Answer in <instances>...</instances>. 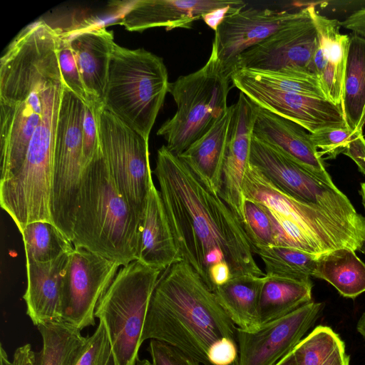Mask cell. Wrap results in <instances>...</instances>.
Instances as JSON below:
<instances>
[{"label": "cell", "instance_id": "obj_1", "mask_svg": "<svg viewBox=\"0 0 365 365\" xmlns=\"http://www.w3.org/2000/svg\"><path fill=\"white\" fill-rule=\"evenodd\" d=\"M153 173L180 256L212 291L210 270L223 262L231 277L265 275L230 207L165 145L158 150Z\"/></svg>", "mask_w": 365, "mask_h": 365}, {"label": "cell", "instance_id": "obj_2", "mask_svg": "<svg viewBox=\"0 0 365 365\" xmlns=\"http://www.w3.org/2000/svg\"><path fill=\"white\" fill-rule=\"evenodd\" d=\"M234 322L215 292L184 260L160 274L151 296L143 331V342L155 339L182 351L203 365L220 340H237Z\"/></svg>", "mask_w": 365, "mask_h": 365}, {"label": "cell", "instance_id": "obj_3", "mask_svg": "<svg viewBox=\"0 0 365 365\" xmlns=\"http://www.w3.org/2000/svg\"><path fill=\"white\" fill-rule=\"evenodd\" d=\"M140 224L120 192L101 148L83 170L71 242L125 266L136 259Z\"/></svg>", "mask_w": 365, "mask_h": 365}, {"label": "cell", "instance_id": "obj_4", "mask_svg": "<svg viewBox=\"0 0 365 365\" xmlns=\"http://www.w3.org/2000/svg\"><path fill=\"white\" fill-rule=\"evenodd\" d=\"M61 71L42 91V114L20 168L0 182V204L19 232L35 221L51 222V195L56 129L63 90Z\"/></svg>", "mask_w": 365, "mask_h": 365}, {"label": "cell", "instance_id": "obj_5", "mask_svg": "<svg viewBox=\"0 0 365 365\" xmlns=\"http://www.w3.org/2000/svg\"><path fill=\"white\" fill-rule=\"evenodd\" d=\"M169 85L162 58L144 48L115 43L103 108L148 141Z\"/></svg>", "mask_w": 365, "mask_h": 365}, {"label": "cell", "instance_id": "obj_6", "mask_svg": "<svg viewBox=\"0 0 365 365\" xmlns=\"http://www.w3.org/2000/svg\"><path fill=\"white\" fill-rule=\"evenodd\" d=\"M231 76L225 73L212 43L211 53L199 70L170 83L177 110L158 129L168 149L179 155L205 134L226 111L232 88Z\"/></svg>", "mask_w": 365, "mask_h": 365}, {"label": "cell", "instance_id": "obj_7", "mask_svg": "<svg viewBox=\"0 0 365 365\" xmlns=\"http://www.w3.org/2000/svg\"><path fill=\"white\" fill-rule=\"evenodd\" d=\"M163 271L137 259L122 266L98 304L95 317L105 324L117 365H137L150 300Z\"/></svg>", "mask_w": 365, "mask_h": 365}, {"label": "cell", "instance_id": "obj_8", "mask_svg": "<svg viewBox=\"0 0 365 365\" xmlns=\"http://www.w3.org/2000/svg\"><path fill=\"white\" fill-rule=\"evenodd\" d=\"M83 110L84 103L65 86L55 135L51 211L53 224L71 241L83 170Z\"/></svg>", "mask_w": 365, "mask_h": 365}, {"label": "cell", "instance_id": "obj_9", "mask_svg": "<svg viewBox=\"0 0 365 365\" xmlns=\"http://www.w3.org/2000/svg\"><path fill=\"white\" fill-rule=\"evenodd\" d=\"M250 163L284 192L319 207L365 235V217L349 198L299 165L277 147L252 138Z\"/></svg>", "mask_w": 365, "mask_h": 365}, {"label": "cell", "instance_id": "obj_10", "mask_svg": "<svg viewBox=\"0 0 365 365\" xmlns=\"http://www.w3.org/2000/svg\"><path fill=\"white\" fill-rule=\"evenodd\" d=\"M100 145L120 192L141 224L154 184L148 141L104 108L98 116Z\"/></svg>", "mask_w": 365, "mask_h": 365}, {"label": "cell", "instance_id": "obj_11", "mask_svg": "<svg viewBox=\"0 0 365 365\" xmlns=\"http://www.w3.org/2000/svg\"><path fill=\"white\" fill-rule=\"evenodd\" d=\"M244 199L267 207L306 232L329 251L348 247L359 250L365 235L326 211L291 197L274 185L250 163L243 183Z\"/></svg>", "mask_w": 365, "mask_h": 365}, {"label": "cell", "instance_id": "obj_12", "mask_svg": "<svg viewBox=\"0 0 365 365\" xmlns=\"http://www.w3.org/2000/svg\"><path fill=\"white\" fill-rule=\"evenodd\" d=\"M121 267L88 250L74 247L61 280L62 321L81 330L95 325L98 304Z\"/></svg>", "mask_w": 365, "mask_h": 365}, {"label": "cell", "instance_id": "obj_13", "mask_svg": "<svg viewBox=\"0 0 365 365\" xmlns=\"http://www.w3.org/2000/svg\"><path fill=\"white\" fill-rule=\"evenodd\" d=\"M311 8L307 6L302 16L242 53L233 73L242 69L289 70L316 77L313 57L317 30Z\"/></svg>", "mask_w": 365, "mask_h": 365}, {"label": "cell", "instance_id": "obj_14", "mask_svg": "<svg viewBox=\"0 0 365 365\" xmlns=\"http://www.w3.org/2000/svg\"><path fill=\"white\" fill-rule=\"evenodd\" d=\"M324 305L310 302L255 331L237 328L238 365H274L291 352L319 318Z\"/></svg>", "mask_w": 365, "mask_h": 365}, {"label": "cell", "instance_id": "obj_15", "mask_svg": "<svg viewBox=\"0 0 365 365\" xmlns=\"http://www.w3.org/2000/svg\"><path fill=\"white\" fill-rule=\"evenodd\" d=\"M232 85L257 106L290 120L310 133L329 128H349L341 105L327 99L283 92L257 83L240 72Z\"/></svg>", "mask_w": 365, "mask_h": 365}, {"label": "cell", "instance_id": "obj_16", "mask_svg": "<svg viewBox=\"0 0 365 365\" xmlns=\"http://www.w3.org/2000/svg\"><path fill=\"white\" fill-rule=\"evenodd\" d=\"M296 12L250 7L227 16L215 31V46L222 71L232 76L238 56L304 15Z\"/></svg>", "mask_w": 365, "mask_h": 365}, {"label": "cell", "instance_id": "obj_17", "mask_svg": "<svg viewBox=\"0 0 365 365\" xmlns=\"http://www.w3.org/2000/svg\"><path fill=\"white\" fill-rule=\"evenodd\" d=\"M257 106L244 93L233 104L219 195L242 225L244 222L242 183L250 165L251 142Z\"/></svg>", "mask_w": 365, "mask_h": 365}, {"label": "cell", "instance_id": "obj_18", "mask_svg": "<svg viewBox=\"0 0 365 365\" xmlns=\"http://www.w3.org/2000/svg\"><path fill=\"white\" fill-rule=\"evenodd\" d=\"M91 105L103 107L115 41L104 26L82 24L66 29Z\"/></svg>", "mask_w": 365, "mask_h": 365}, {"label": "cell", "instance_id": "obj_19", "mask_svg": "<svg viewBox=\"0 0 365 365\" xmlns=\"http://www.w3.org/2000/svg\"><path fill=\"white\" fill-rule=\"evenodd\" d=\"M239 0H138L118 21L129 31L143 32L154 27L166 31L190 29L195 21L217 9L235 4Z\"/></svg>", "mask_w": 365, "mask_h": 365}, {"label": "cell", "instance_id": "obj_20", "mask_svg": "<svg viewBox=\"0 0 365 365\" xmlns=\"http://www.w3.org/2000/svg\"><path fill=\"white\" fill-rule=\"evenodd\" d=\"M253 135L288 157L332 187H337L317 154L311 134L297 123L257 106Z\"/></svg>", "mask_w": 365, "mask_h": 365}, {"label": "cell", "instance_id": "obj_21", "mask_svg": "<svg viewBox=\"0 0 365 365\" xmlns=\"http://www.w3.org/2000/svg\"><path fill=\"white\" fill-rule=\"evenodd\" d=\"M311 12L317 30L314 73L327 100L341 105L350 36L340 33L338 20L318 14L313 5Z\"/></svg>", "mask_w": 365, "mask_h": 365}, {"label": "cell", "instance_id": "obj_22", "mask_svg": "<svg viewBox=\"0 0 365 365\" xmlns=\"http://www.w3.org/2000/svg\"><path fill=\"white\" fill-rule=\"evenodd\" d=\"M70 254V253H69ZM69 254L47 262H26V314L36 327L62 321L61 280Z\"/></svg>", "mask_w": 365, "mask_h": 365}, {"label": "cell", "instance_id": "obj_23", "mask_svg": "<svg viewBox=\"0 0 365 365\" xmlns=\"http://www.w3.org/2000/svg\"><path fill=\"white\" fill-rule=\"evenodd\" d=\"M136 259L163 270L182 260L175 245L160 192L154 184L140 227Z\"/></svg>", "mask_w": 365, "mask_h": 365}, {"label": "cell", "instance_id": "obj_24", "mask_svg": "<svg viewBox=\"0 0 365 365\" xmlns=\"http://www.w3.org/2000/svg\"><path fill=\"white\" fill-rule=\"evenodd\" d=\"M233 105L215 125L178 155L212 190L219 193Z\"/></svg>", "mask_w": 365, "mask_h": 365}, {"label": "cell", "instance_id": "obj_25", "mask_svg": "<svg viewBox=\"0 0 365 365\" xmlns=\"http://www.w3.org/2000/svg\"><path fill=\"white\" fill-rule=\"evenodd\" d=\"M265 279V275H240L214 289L220 305L238 329L255 331L261 327L258 305Z\"/></svg>", "mask_w": 365, "mask_h": 365}, {"label": "cell", "instance_id": "obj_26", "mask_svg": "<svg viewBox=\"0 0 365 365\" xmlns=\"http://www.w3.org/2000/svg\"><path fill=\"white\" fill-rule=\"evenodd\" d=\"M312 277L327 281L346 298L355 299L365 292V264L348 247L319 255Z\"/></svg>", "mask_w": 365, "mask_h": 365}, {"label": "cell", "instance_id": "obj_27", "mask_svg": "<svg viewBox=\"0 0 365 365\" xmlns=\"http://www.w3.org/2000/svg\"><path fill=\"white\" fill-rule=\"evenodd\" d=\"M348 127L362 132L365 123V38L350 36L341 102Z\"/></svg>", "mask_w": 365, "mask_h": 365}, {"label": "cell", "instance_id": "obj_28", "mask_svg": "<svg viewBox=\"0 0 365 365\" xmlns=\"http://www.w3.org/2000/svg\"><path fill=\"white\" fill-rule=\"evenodd\" d=\"M266 276L258 305L260 325L281 318L312 302V280Z\"/></svg>", "mask_w": 365, "mask_h": 365}, {"label": "cell", "instance_id": "obj_29", "mask_svg": "<svg viewBox=\"0 0 365 365\" xmlns=\"http://www.w3.org/2000/svg\"><path fill=\"white\" fill-rule=\"evenodd\" d=\"M43 346L36 353V365H73L87 336L81 329L63 321L37 326Z\"/></svg>", "mask_w": 365, "mask_h": 365}, {"label": "cell", "instance_id": "obj_30", "mask_svg": "<svg viewBox=\"0 0 365 365\" xmlns=\"http://www.w3.org/2000/svg\"><path fill=\"white\" fill-rule=\"evenodd\" d=\"M26 261L47 262L71 253L72 242L51 222L35 221L20 231Z\"/></svg>", "mask_w": 365, "mask_h": 365}, {"label": "cell", "instance_id": "obj_31", "mask_svg": "<svg viewBox=\"0 0 365 365\" xmlns=\"http://www.w3.org/2000/svg\"><path fill=\"white\" fill-rule=\"evenodd\" d=\"M265 267V275L301 281L311 279L318 255L298 249L272 246L255 249Z\"/></svg>", "mask_w": 365, "mask_h": 365}, {"label": "cell", "instance_id": "obj_32", "mask_svg": "<svg viewBox=\"0 0 365 365\" xmlns=\"http://www.w3.org/2000/svg\"><path fill=\"white\" fill-rule=\"evenodd\" d=\"M237 71L274 90L327 99L317 78L307 73L289 70L242 69Z\"/></svg>", "mask_w": 365, "mask_h": 365}, {"label": "cell", "instance_id": "obj_33", "mask_svg": "<svg viewBox=\"0 0 365 365\" xmlns=\"http://www.w3.org/2000/svg\"><path fill=\"white\" fill-rule=\"evenodd\" d=\"M344 343L331 327L318 326L294 347L298 365H322Z\"/></svg>", "mask_w": 365, "mask_h": 365}, {"label": "cell", "instance_id": "obj_34", "mask_svg": "<svg viewBox=\"0 0 365 365\" xmlns=\"http://www.w3.org/2000/svg\"><path fill=\"white\" fill-rule=\"evenodd\" d=\"M242 227L253 247V252L257 248L277 246L275 222L265 206L245 199Z\"/></svg>", "mask_w": 365, "mask_h": 365}, {"label": "cell", "instance_id": "obj_35", "mask_svg": "<svg viewBox=\"0 0 365 365\" xmlns=\"http://www.w3.org/2000/svg\"><path fill=\"white\" fill-rule=\"evenodd\" d=\"M57 53L59 66L66 87L76 95L86 105H91L85 89L76 58L66 30L58 29Z\"/></svg>", "mask_w": 365, "mask_h": 365}, {"label": "cell", "instance_id": "obj_36", "mask_svg": "<svg viewBox=\"0 0 365 365\" xmlns=\"http://www.w3.org/2000/svg\"><path fill=\"white\" fill-rule=\"evenodd\" d=\"M73 365H117L110 341L102 321L86 341Z\"/></svg>", "mask_w": 365, "mask_h": 365}, {"label": "cell", "instance_id": "obj_37", "mask_svg": "<svg viewBox=\"0 0 365 365\" xmlns=\"http://www.w3.org/2000/svg\"><path fill=\"white\" fill-rule=\"evenodd\" d=\"M354 132L349 128H329L310 134L317 155L324 160L343 154Z\"/></svg>", "mask_w": 365, "mask_h": 365}, {"label": "cell", "instance_id": "obj_38", "mask_svg": "<svg viewBox=\"0 0 365 365\" xmlns=\"http://www.w3.org/2000/svg\"><path fill=\"white\" fill-rule=\"evenodd\" d=\"M102 106L84 104L82 126V157L83 168L101 150L98 116Z\"/></svg>", "mask_w": 365, "mask_h": 365}, {"label": "cell", "instance_id": "obj_39", "mask_svg": "<svg viewBox=\"0 0 365 365\" xmlns=\"http://www.w3.org/2000/svg\"><path fill=\"white\" fill-rule=\"evenodd\" d=\"M148 351L152 365H200L191 356L167 343L150 339Z\"/></svg>", "mask_w": 365, "mask_h": 365}, {"label": "cell", "instance_id": "obj_40", "mask_svg": "<svg viewBox=\"0 0 365 365\" xmlns=\"http://www.w3.org/2000/svg\"><path fill=\"white\" fill-rule=\"evenodd\" d=\"M343 154L354 160L365 176V137L362 132H354Z\"/></svg>", "mask_w": 365, "mask_h": 365}, {"label": "cell", "instance_id": "obj_41", "mask_svg": "<svg viewBox=\"0 0 365 365\" xmlns=\"http://www.w3.org/2000/svg\"><path fill=\"white\" fill-rule=\"evenodd\" d=\"M246 5L247 4L245 1L239 0L235 4L217 9L205 14L202 19L210 29L215 31L227 16L245 9Z\"/></svg>", "mask_w": 365, "mask_h": 365}, {"label": "cell", "instance_id": "obj_42", "mask_svg": "<svg viewBox=\"0 0 365 365\" xmlns=\"http://www.w3.org/2000/svg\"><path fill=\"white\" fill-rule=\"evenodd\" d=\"M339 23L341 26L365 38V8L354 11Z\"/></svg>", "mask_w": 365, "mask_h": 365}, {"label": "cell", "instance_id": "obj_43", "mask_svg": "<svg viewBox=\"0 0 365 365\" xmlns=\"http://www.w3.org/2000/svg\"><path fill=\"white\" fill-rule=\"evenodd\" d=\"M349 356L346 353L345 345L339 347L322 365H350Z\"/></svg>", "mask_w": 365, "mask_h": 365}, {"label": "cell", "instance_id": "obj_44", "mask_svg": "<svg viewBox=\"0 0 365 365\" xmlns=\"http://www.w3.org/2000/svg\"><path fill=\"white\" fill-rule=\"evenodd\" d=\"M274 365H298L293 350Z\"/></svg>", "mask_w": 365, "mask_h": 365}, {"label": "cell", "instance_id": "obj_45", "mask_svg": "<svg viewBox=\"0 0 365 365\" xmlns=\"http://www.w3.org/2000/svg\"><path fill=\"white\" fill-rule=\"evenodd\" d=\"M356 329L365 339V312H364L359 319L356 324Z\"/></svg>", "mask_w": 365, "mask_h": 365}, {"label": "cell", "instance_id": "obj_46", "mask_svg": "<svg viewBox=\"0 0 365 365\" xmlns=\"http://www.w3.org/2000/svg\"><path fill=\"white\" fill-rule=\"evenodd\" d=\"M0 357H1V365H11V361H9V359L8 358V355L1 344Z\"/></svg>", "mask_w": 365, "mask_h": 365}, {"label": "cell", "instance_id": "obj_47", "mask_svg": "<svg viewBox=\"0 0 365 365\" xmlns=\"http://www.w3.org/2000/svg\"><path fill=\"white\" fill-rule=\"evenodd\" d=\"M359 193L362 197V203L365 210V182L361 184V189Z\"/></svg>", "mask_w": 365, "mask_h": 365}, {"label": "cell", "instance_id": "obj_48", "mask_svg": "<svg viewBox=\"0 0 365 365\" xmlns=\"http://www.w3.org/2000/svg\"><path fill=\"white\" fill-rule=\"evenodd\" d=\"M137 365H152V364L146 359H143V360L139 359L137 363Z\"/></svg>", "mask_w": 365, "mask_h": 365}, {"label": "cell", "instance_id": "obj_49", "mask_svg": "<svg viewBox=\"0 0 365 365\" xmlns=\"http://www.w3.org/2000/svg\"><path fill=\"white\" fill-rule=\"evenodd\" d=\"M359 251L361 252L365 255V240H364V242L359 249Z\"/></svg>", "mask_w": 365, "mask_h": 365}]
</instances>
